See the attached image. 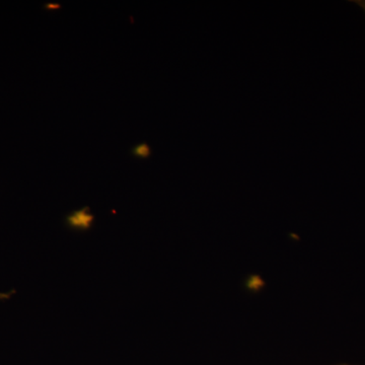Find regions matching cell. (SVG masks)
<instances>
[{"label": "cell", "mask_w": 365, "mask_h": 365, "mask_svg": "<svg viewBox=\"0 0 365 365\" xmlns=\"http://www.w3.org/2000/svg\"><path fill=\"white\" fill-rule=\"evenodd\" d=\"M95 216L91 215L90 208L85 207L76 211L67 217V223L74 230H88L93 225Z\"/></svg>", "instance_id": "cell-1"}, {"label": "cell", "mask_w": 365, "mask_h": 365, "mask_svg": "<svg viewBox=\"0 0 365 365\" xmlns=\"http://www.w3.org/2000/svg\"><path fill=\"white\" fill-rule=\"evenodd\" d=\"M133 153L136 155V157L143 158H148L150 155V146H148L146 143L139 144V145H137L136 148H134Z\"/></svg>", "instance_id": "cell-2"}, {"label": "cell", "mask_w": 365, "mask_h": 365, "mask_svg": "<svg viewBox=\"0 0 365 365\" xmlns=\"http://www.w3.org/2000/svg\"><path fill=\"white\" fill-rule=\"evenodd\" d=\"M46 7H47V9H59L60 7V4H46Z\"/></svg>", "instance_id": "cell-3"}, {"label": "cell", "mask_w": 365, "mask_h": 365, "mask_svg": "<svg viewBox=\"0 0 365 365\" xmlns=\"http://www.w3.org/2000/svg\"><path fill=\"white\" fill-rule=\"evenodd\" d=\"M355 4H359L360 7L364 9L365 11V0H360V1H355Z\"/></svg>", "instance_id": "cell-4"}]
</instances>
